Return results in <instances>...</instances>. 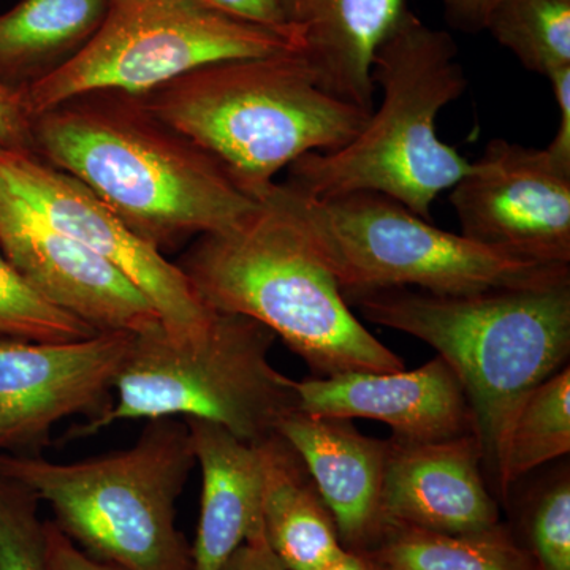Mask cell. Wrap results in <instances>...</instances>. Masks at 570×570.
<instances>
[{
  "label": "cell",
  "instance_id": "1",
  "mask_svg": "<svg viewBox=\"0 0 570 570\" xmlns=\"http://www.w3.org/2000/svg\"><path fill=\"white\" fill-rule=\"evenodd\" d=\"M32 137L40 160L85 184L163 254L235 227L258 205L138 94H81L32 118Z\"/></svg>",
  "mask_w": 570,
  "mask_h": 570
},
{
  "label": "cell",
  "instance_id": "2",
  "mask_svg": "<svg viewBox=\"0 0 570 570\" xmlns=\"http://www.w3.org/2000/svg\"><path fill=\"white\" fill-rule=\"evenodd\" d=\"M176 265L209 309L261 322L314 377L404 370L403 358L352 313L277 183L242 223L195 239Z\"/></svg>",
  "mask_w": 570,
  "mask_h": 570
},
{
  "label": "cell",
  "instance_id": "3",
  "mask_svg": "<svg viewBox=\"0 0 570 570\" xmlns=\"http://www.w3.org/2000/svg\"><path fill=\"white\" fill-rule=\"evenodd\" d=\"M348 305L423 341L455 370L474 412L483 474L501 501L513 415L532 389L568 366L570 279L461 296L392 288Z\"/></svg>",
  "mask_w": 570,
  "mask_h": 570
},
{
  "label": "cell",
  "instance_id": "4",
  "mask_svg": "<svg viewBox=\"0 0 570 570\" xmlns=\"http://www.w3.org/2000/svg\"><path fill=\"white\" fill-rule=\"evenodd\" d=\"M382 91L354 140L288 167V186L313 198L377 193L431 220L434 200L471 170L438 135V116L468 88L459 45L406 9L379 45L371 70Z\"/></svg>",
  "mask_w": 570,
  "mask_h": 570
},
{
  "label": "cell",
  "instance_id": "5",
  "mask_svg": "<svg viewBox=\"0 0 570 570\" xmlns=\"http://www.w3.org/2000/svg\"><path fill=\"white\" fill-rule=\"evenodd\" d=\"M140 96L257 202L281 170L343 148L371 116L325 92L296 50L212 63Z\"/></svg>",
  "mask_w": 570,
  "mask_h": 570
},
{
  "label": "cell",
  "instance_id": "6",
  "mask_svg": "<svg viewBox=\"0 0 570 570\" xmlns=\"http://www.w3.org/2000/svg\"><path fill=\"white\" fill-rule=\"evenodd\" d=\"M195 464L181 419L148 420L132 448L75 463L0 455V472L50 505L75 546L122 570H193L176 501Z\"/></svg>",
  "mask_w": 570,
  "mask_h": 570
},
{
  "label": "cell",
  "instance_id": "7",
  "mask_svg": "<svg viewBox=\"0 0 570 570\" xmlns=\"http://www.w3.org/2000/svg\"><path fill=\"white\" fill-rule=\"evenodd\" d=\"M276 340L254 318L217 311L198 336L175 340L164 328L137 335L116 379L115 403L99 419L69 428L61 441L127 420L200 419L261 444L298 409L296 381L269 363Z\"/></svg>",
  "mask_w": 570,
  "mask_h": 570
},
{
  "label": "cell",
  "instance_id": "8",
  "mask_svg": "<svg viewBox=\"0 0 570 570\" xmlns=\"http://www.w3.org/2000/svg\"><path fill=\"white\" fill-rule=\"evenodd\" d=\"M277 190L347 303L392 288L461 296L570 279V265L539 264L441 230L387 195L313 198L285 183H277Z\"/></svg>",
  "mask_w": 570,
  "mask_h": 570
},
{
  "label": "cell",
  "instance_id": "9",
  "mask_svg": "<svg viewBox=\"0 0 570 570\" xmlns=\"http://www.w3.org/2000/svg\"><path fill=\"white\" fill-rule=\"evenodd\" d=\"M291 50L298 51L291 37L202 0H108L91 41L20 96L32 119L81 94L140 96L200 67Z\"/></svg>",
  "mask_w": 570,
  "mask_h": 570
},
{
  "label": "cell",
  "instance_id": "10",
  "mask_svg": "<svg viewBox=\"0 0 570 570\" xmlns=\"http://www.w3.org/2000/svg\"><path fill=\"white\" fill-rule=\"evenodd\" d=\"M135 336L104 332L73 343L0 341V455H40L62 420L104 415Z\"/></svg>",
  "mask_w": 570,
  "mask_h": 570
},
{
  "label": "cell",
  "instance_id": "11",
  "mask_svg": "<svg viewBox=\"0 0 570 570\" xmlns=\"http://www.w3.org/2000/svg\"><path fill=\"white\" fill-rule=\"evenodd\" d=\"M450 193L461 235L549 265H570V170L547 149L497 138Z\"/></svg>",
  "mask_w": 570,
  "mask_h": 570
},
{
  "label": "cell",
  "instance_id": "12",
  "mask_svg": "<svg viewBox=\"0 0 570 570\" xmlns=\"http://www.w3.org/2000/svg\"><path fill=\"white\" fill-rule=\"evenodd\" d=\"M0 178L48 223L129 277L156 307L168 336L187 340L205 332L216 311L202 302L183 269L135 235L85 184L37 156L13 153L0 160Z\"/></svg>",
  "mask_w": 570,
  "mask_h": 570
},
{
  "label": "cell",
  "instance_id": "13",
  "mask_svg": "<svg viewBox=\"0 0 570 570\" xmlns=\"http://www.w3.org/2000/svg\"><path fill=\"white\" fill-rule=\"evenodd\" d=\"M0 250L33 291L97 333L146 335L159 313L116 266L63 234L0 178Z\"/></svg>",
  "mask_w": 570,
  "mask_h": 570
},
{
  "label": "cell",
  "instance_id": "14",
  "mask_svg": "<svg viewBox=\"0 0 570 570\" xmlns=\"http://www.w3.org/2000/svg\"><path fill=\"white\" fill-rule=\"evenodd\" d=\"M295 387L298 411L321 417L376 420L392 428L397 441L475 436L466 390L441 355L417 370L307 377L296 381Z\"/></svg>",
  "mask_w": 570,
  "mask_h": 570
},
{
  "label": "cell",
  "instance_id": "15",
  "mask_svg": "<svg viewBox=\"0 0 570 570\" xmlns=\"http://www.w3.org/2000/svg\"><path fill=\"white\" fill-rule=\"evenodd\" d=\"M381 513L384 531L406 527L453 534L499 523V502L483 474L478 438L389 439Z\"/></svg>",
  "mask_w": 570,
  "mask_h": 570
},
{
  "label": "cell",
  "instance_id": "16",
  "mask_svg": "<svg viewBox=\"0 0 570 570\" xmlns=\"http://www.w3.org/2000/svg\"><path fill=\"white\" fill-rule=\"evenodd\" d=\"M277 434L305 463L344 549L373 550L384 534L381 494L387 441L363 436L352 420L298 409L283 419Z\"/></svg>",
  "mask_w": 570,
  "mask_h": 570
},
{
  "label": "cell",
  "instance_id": "17",
  "mask_svg": "<svg viewBox=\"0 0 570 570\" xmlns=\"http://www.w3.org/2000/svg\"><path fill=\"white\" fill-rule=\"evenodd\" d=\"M284 24L325 92L373 112L374 55L406 11L404 0H277Z\"/></svg>",
  "mask_w": 570,
  "mask_h": 570
},
{
  "label": "cell",
  "instance_id": "18",
  "mask_svg": "<svg viewBox=\"0 0 570 570\" xmlns=\"http://www.w3.org/2000/svg\"><path fill=\"white\" fill-rule=\"evenodd\" d=\"M202 472L193 570H224L236 550L264 530V455L217 423L184 419Z\"/></svg>",
  "mask_w": 570,
  "mask_h": 570
},
{
  "label": "cell",
  "instance_id": "19",
  "mask_svg": "<svg viewBox=\"0 0 570 570\" xmlns=\"http://www.w3.org/2000/svg\"><path fill=\"white\" fill-rule=\"evenodd\" d=\"M261 449L266 543L285 570H316L344 549L335 519L305 463L283 436L273 434Z\"/></svg>",
  "mask_w": 570,
  "mask_h": 570
},
{
  "label": "cell",
  "instance_id": "20",
  "mask_svg": "<svg viewBox=\"0 0 570 570\" xmlns=\"http://www.w3.org/2000/svg\"><path fill=\"white\" fill-rule=\"evenodd\" d=\"M108 0H20L0 14V86L21 92L91 41Z\"/></svg>",
  "mask_w": 570,
  "mask_h": 570
},
{
  "label": "cell",
  "instance_id": "21",
  "mask_svg": "<svg viewBox=\"0 0 570 570\" xmlns=\"http://www.w3.org/2000/svg\"><path fill=\"white\" fill-rule=\"evenodd\" d=\"M371 553L387 570H539L508 524L471 532L393 527Z\"/></svg>",
  "mask_w": 570,
  "mask_h": 570
},
{
  "label": "cell",
  "instance_id": "22",
  "mask_svg": "<svg viewBox=\"0 0 570 570\" xmlns=\"http://www.w3.org/2000/svg\"><path fill=\"white\" fill-rule=\"evenodd\" d=\"M570 452L569 365L540 382L521 401L505 445L501 502L509 508L513 490L535 469Z\"/></svg>",
  "mask_w": 570,
  "mask_h": 570
},
{
  "label": "cell",
  "instance_id": "23",
  "mask_svg": "<svg viewBox=\"0 0 570 570\" xmlns=\"http://www.w3.org/2000/svg\"><path fill=\"white\" fill-rule=\"evenodd\" d=\"M485 31L542 77L570 67V0H498Z\"/></svg>",
  "mask_w": 570,
  "mask_h": 570
},
{
  "label": "cell",
  "instance_id": "24",
  "mask_svg": "<svg viewBox=\"0 0 570 570\" xmlns=\"http://www.w3.org/2000/svg\"><path fill=\"white\" fill-rule=\"evenodd\" d=\"M94 335L92 326L33 291L0 250V341L73 343Z\"/></svg>",
  "mask_w": 570,
  "mask_h": 570
},
{
  "label": "cell",
  "instance_id": "25",
  "mask_svg": "<svg viewBox=\"0 0 570 570\" xmlns=\"http://www.w3.org/2000/svg\"><path fill=\"white\" fill-rule=\"evenodd\" d=\"M539 570H570V472L554 471L521 499L513 530Z\"/></svg>",
  "mask_w": 570,
  "mask_h": 570
},
{
  "label": "cell",
  "instance_id": "26",
  "mask_svg": "<svg viewBox=\"0 0 570 570\" xmlns=\"http://www.w3.org/2000/svg\"><path fill=\"white\" fill-rule=\"evenodd\" d=\"M40 501L0 472V570H48Z\"/></svg>",
  "mask_w": 570,
  "mask_h": 570
},
{
  "label": "cell",
  "instance_id": "27",
  "mask_svg": "<svg viewBox=\"0 0 570 570\" xmlns=\"http://www.w3.org/2000/svg\"><path fill=\"white\" fill-rule=\"evenodd\" d=\"M0 148L7 153L36 156L32 119L26 111L20 92L0 86Z\"/></svg>",
  "mask_w": 570,
  "mask_h": 570
},
{
  "label": "cell",
  "instance_id": "28",
  "mask_svg": "<svg viewBox=\"0 0 570 570\" xmlns=\"http://www.w3.org/2000/svg\"><path fill=\"white\" fill-rule=\"evenodd\" d=\"M47 532V568L48 570H122L116 566L94 560L85 553L58 527L55 521H45Z\"/></svg>",
  "mask_w": 570,
  "mask_h": 570
},
{
  "label": "cell",
  "instance_id": "29",
  "mask_svg": "<svg viewBox=\"0 0 570 570\" xmlns=\"http://www.w3.org/2000/svg\"><path fill=\"white\" fill-rule=\"evenodd\" d=\"M202 2L208 3V6L224 11V13L232 14V17L275 29V31L291 37L298 45L294 33L288 31L287 26L284 24L277 0H202Z\"/></svg>",
  "mask_w": 570,
  "mask_h": 570
},
{
  "label": "cell",
  "instance_id": "30",
  "mask_svg": "<svg viewBox=\"0 0 570 570\" xmlns=\"http://www.w3.org/2000/svg\"><path fill=\"white\" fill-rule=\"evenodd\" d=\"M547 80L550 81L551 91L560 108V127L554 140L546 149L554 163L570 170V67L554 71Z\"/></svg>",
  "mask_w": 570,
  "mask_h": 570
},
{
  "label": "cell",
  "instance_id": "31",
  "mask_svg": "<svg viewBox=\"0 0 570 570\" xmlns=\"http://www.w3.org/2000/svg\"><path fill=\"white\" fill-rule=\"evenodd\" d=\"M498 0H442L445 20L453 29L469 33L485 31Z\"/></svg>",
  "mask_w": 570,
  "mask_h": 570
},
{
  "label": "cell",
  "instance_id": "32",
  "mask_svg": "<svg viewBox=\"0 0 570 570\" xmlns=\"http://www.w3.org/2000/svg\"><path fill=\"white\" fill-rule=\"evenodd\" d=\"M224 570H285L277 561L273 551L266 543L265 532H255L253 538L246 540L234 557L225 564Z\"/></svg>",
  "mask_w": 570,
  "mask_h": 570
},
{
  "label": "cell",
  "instance_id": "33",
  "mask_svg": "<svg viewBox=\"0 0 570 570\" xmlns=\"http://www.w3.org/2000/svg\"><path fill=\"white\" fill-rule=\"evenodd\" d=\"M316 570H387L371 551L343 549Z\"/></svg>",
  "mask_w": 570,
  "mask_h": 570
},
{
  "label": "cell",
  "instance_id": "34",
  "mask_svg": "<svg viewBox=\"0 0 570 570\" xmlns=\"http://www.w3.org/2000/svg\"><path fill=\"white\" fill-rule=\"evenodd\" d=\"M7 151L3 148H0V160L3 159V156H6Z\"/></svg>",
  "mask_w": 570,
  "mask_h": 570
}]
</instances>
